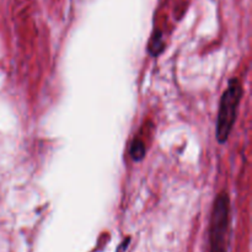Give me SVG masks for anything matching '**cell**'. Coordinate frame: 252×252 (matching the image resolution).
Listing matches in <instances>:
<instances>
[{
    "label": "cell",
    "instance_id": "6da1fadb",
    "mask_svg": "<svg viewBox=\"0 0 252 252\" xmlns=\"http://www.w3.org/2000/svg\"><path fill=\"white\" fill-rule=\"evenodd\" d=\"M243 97V86L239 79L234 78L229 81L228 88L224 91L219 105L217 118V140L224 144L230 137L238 115L239 105Z\"/></svg>",
    "mask_w": 252,
    "mask_h": 252
},
{
    "label": "cell",
    "instance_id": "3957f363",
    "mask_svg": "<svg viewBox=\"0 0 252 252\" xmlns=\"http://www.w3.org/2000/svg\"><path fill=\"white\" fill-rule=\"evenodd\" d=\"M129 155L134 161H142L145 157V144L142 138H135L129 148Z\"/></svg>",
    "mask_w": 252,
    "mask_h": 252
},
{
    "label": "cell",
    "instance_id": "7a4b0ae2",
    "mask_svg": "<svg viewBox=\"0 0 252 252\" xmlns=\"http://www.w3.org/2000/svg\"><path fill=\"white\" fill-rule=\"evenodd\" d=\"M229 218H230V198L225 191L217 196L213 203L209 229L211 252H226Z\"/></svg>",
    "mask_w": 252,
    "mask_h": 252
},
{
    "label": "cell",
    "instance_id": "277c9868",
    "mask_svg": "<svg viewBox=\"0 0 252 252\" xmlns=\"http://www.w3.org/2000/svg\"><path fill=\"white\" fill-rule=\"evenodd\" d=\"M162 47H164V43H162V34L161 32L158 31L153 34L152 41L149 43V52L153 57H157L158 54L161 53Z\"/></svg>",
    "mask_w": 252,
    "mask_h": 252
}]
</instances>
